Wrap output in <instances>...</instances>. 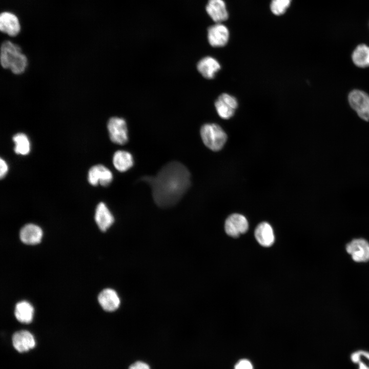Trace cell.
<instances>
[{
  "mask_svg": "<svg viewBox=\"0 0 369 369\" xmlns=\"http://www.w3.org/2000/svg\"><path fill=\"white\" fill-rule=\"evenodd\" d=\"M190 178L188 168L181 163L173 161L163 166L155 176H144L140 180L151 187L157 206L167 208L176 204L188 190Z\"/></svg>",
  "mask_w": 369,
  "mask_h": 369,
  "instance_id": "obj_1",
  "label": "cell"
},
{
  "mask_svg": "<svg viewBox=\"0 0 369 369\" xmlns=\"http://www.w3.org/2000/svg\"><path fill=\"white\" fill-rule=\"evenodd\" d=\"M0 59L4 68H9L16 74L23 73L27 65V57L22 53L20 48L8 40L2 44Z\"/></svg>",
  "mask_w": 369,
  "mask_h": 369,
  "instance_id": "obj_2",
  "label": "cell"
},
{
  "mask_svg": "<svg viewBox=\"0 0 369 369\" xmlns=\"http://www.w3.org/2000/svg\"><path fill=\"white\" fill-rule=\"evenodd\" d=\"M200 136L206 146L214 151L221 149L227 139L226 133L215 124L203 125L200 129Z\"/></svg>",
  "mask_w": 369,
  "mask_h": 369,
  "instance_id": "obj_3",
  "label": "cell"
},
{
  "mask_svg": "<svg viewBox=\"0 0 369 369\" xmlns=\"http://www.w3.org/2000/svg\"><path fill=\"white\" fill-rule=\"evenodd\" d=\"M348 101L351 107L362 119L369 121V95L366 92L354 90L348 94Z\"/></svg>",
  "mask_w": 369,
  "mask_h": 369,
  "instance_id": "obj_4",
  "label": "cell"
},
{
  "mask_svg": "<svg viewBox=\"0 0 369 369\" xmlns=\"http://www.w3.org/2000/svg\"><path fill=\"white\" fill-rule=\"evenodd\" d=\"M111 140L116 144L123 145L128 142V130L125 120L121 118H111L107 124Z\"/></svg>",
  "mask_w": 369,
  "mask_h": 369,
  "instance_id": "obj_5",
  "label": "cell"
},
{
  "mask_svg": "<svg viewBox=\"0 0 369 369\" xmlns=\"http://www.w3.org/2000/svg\"><path fill=\"white\" fill-rule=\"evenodd\" d=\"M345 249L354 261L365 262L369 260V242L365 239H354L346 245Z\"/></svg>",
  "mask_w": 369,
  "mask_h": 369,
  "instance_id": "obj_6",
  "label": "cell"
},
{
  "mask_svg": "<svg viewBox=\"0 0 369 369\" xmlns=\"http://www.w3.org/2000/svg\"><path fill=\"white\" fill-rule=\"evenodd\" d=\"M113 180L111 171L102 165H96L90 168L88 174V180L93 186L98 183L102 186L108 187Z\"/></svg>",
  "mask_w": 369,
  "mask_h": 369,
  "instance_id": "obj_7",
  "label": "cell"
},
{
  "mask_svg": "<svg viewBox=\"0 0 369 369\" xmlns=\"http://www.w3.org/2000/svg\"><path fill=\"white\" fill-rule=\"evenodd\" d=\"M249 228L247 218L239 214H233L228 217L224 224L226 233L233 237H237L245 233Z\"/></svg>",
  "mask_w": 369,
  "mask_h": 369,
  "instance_id": "obj_8",
  "label": "cell"
},
{
  "mask_svg": "<svg viewBox=\"0 0 369 369\" xmlns=\"http://www.w3.org/2000/svg\"><path fill=\"white\" fill-rule=\"evenodd\" d=\"M215 106L219 116L223 119L232 117L237 108L238 102L235 97L227 93L220 95L215 102Z\"/></svg>",
  "mask_w": 369,
  "mask_h": 369,
  "instance_id": "obj_9",
  "label": "cell"
},
{
  "mask_svg": "<svg viewBox=\"0 0 369 369\" xmlns=\"http://www.w3.org/2000/svg\"><path fill=\"white\" fill-rule=\"evenodd\" d=\"M229 32L228 28L220 23L210 27L208 30V39L210 44L214 47L225 46L228 42Z\"/></svg>",
  "mask_w": 369,
  "mask_h": 369,
  "instance_id": "obj_10",
  "label": "cell"
},
{
  "mask_svg": "<svg viewBox=\"0 0 369 369\" xmlns=\"http://www.w3.org/2000/svg\"><path fill=\"white\" fill-rule=\"evenodd\" d=\"M12 343L14 348L19 352H27L35 345L33 336L25 330L15 332L12 336Z\"/></svg>",
  "mask_w": 369,
  "mask_h": 369,
  "instance_id": "obj_11",
  "label": "cell"
},
{
  "mask_svg": "<svg viewBox=\"0 0 369 369\" xmlns=\"http://www.w3.org/2000/svg\"><path fill=\"white\" fill-rule=\"evenodd\" d=\"M43 236L42 229L38 225L28 223L22 228L19 232L21 241L29 245L36 244L40 242Z\"/></svg>",
  "mask_w": 369,
  "mask_h": 369,
  "instance_id": "obj_12",
  "label": "cell"
},
{
  "mask_svg": "<svg viewBox=\"0 0 369 369\" xmlns=\"http://www.w3.org/2000/svg\"><path fill=\"white\" fill-rule=\"evenodd\" d=\"M98 301L102 308L108 312L117 310L120 305V298L115 291L111 289L102 290L98 296Z\"/></svg>",
  "mask_w": 369,
  "mask_h": 369,
  "instance_id": "obj_13",
  "label": "cell"
},
{
  "mask_svg": "<svg viewBox=\"0 0 369 369\" xmlns=\"http://www.w3.org/2000/svg\"><path fill=\"white\" fill-rule=\"evenodd\" d=\"M94 217L97 226L102 232L106 231L114 221L112 213L102 202L97 204Z\"/></svg>",
  "mask_w": 369,
  "mask_h": 369,
  "instance_id": "obj_14",
  "label": "cell"
},
{
  "mask_svg": "<svg viewBox=\"0 0 369 369\" xmlns=\"http://www.w3.org/2000/svg\"><path fill=\"white\" fill-rule=\"evenodd\" d=\"M206 11L216 23H220L228 17L225 4L223 0H209Z\"/></svg>",
  "mask_w": 369,
  "mask_h": 369,
  "instance_id": "obj_15",
  "label": "cell"
},
{
  "mask_svg": "<svg viewBox=\"0 0 369 369\" xmlns=\"http://www.w3.org/2000/svg\"><path fill=\"white\" fill-rule=\"evenodd\" d=\"M20 29L17 17L10 12H3L0 16V29L10 36L16 35Z\"/></svg>",
  "mask_w": 369,
  "mask_h": 369,
  "instance_id": "obj_16",
  "label": "cell"
},
{
  "mask_svg": "<svg viewBox=\"0 0 369 369\" xmlns=\"http://www.w3.org/2000/svg\"><path fill=\"white\" fill-rule=\"evenodd\" d=\"M197 68L198 71L204 78L212 79L220 69V65L214 58L207 56L199 61Z\"/></svg>",
  "mask_w": 369,
  "mask_h": 369,
  "instance_id": "obj_17",
  "label": "cell"
},
{
  "mask_svg": "<svg viewBox=\"0 0 369 369\" xmlns=\"http://www.w3.org/2000/svg\"><path fill=\"white\" fill-rule=\"evenodd\" d=\"M255 237L262 246L268 247L274 242L275 236L271 225L263 222L258 225L255 231Z\"/></svg>",
  "mask_w": 369,
  "mask_h": 369,
  "instance_id": "obj_18",
  "label": "cell"
},
{
  "mask_svg": "<svg viewBox=\"0 0 369 369\" xmlns=\"http://www.w3.org/2000/svg\"><path fill=\"white\" fill-rule=\"evenodd\" d=\"M112 161L114 167L121 172L128 170L134 163L131 154L123 150L116 151L113 155Z\"/></svg>",
  "mask_w": 369,
  "mask_h": 369,
  "instance_id": "obj_19",
  "label": "cell"
},
{
  "mask_svg": "<svg viewBox=\"0 0 369 369\" xmlns=\"http://www.w3.org/2000/svg\"><path fill=\"white\" fill-rule=\"evenodd\" d=\"M33 308L27 301H22L16 303L14 315L16 319L22 323H30L33 319Z\"/></svg>",
  "mask_w": 369,
  "mask_h": 369,
  "instance_id": "obj_20",
  "label": "cell"
},
{
  "mask_svg": "<svg viewBox=\"0 0 369 369\" xmlns=\"http://www.w3.org/2000/svg\"><path fill=\"white\" fill-rule=\"evenodd\" d=\"M354 64L360 68L369 66V47L365 44L358 45L352 54Z\"/></svg>",
  "mask_w": 369,
  "mask_h": 369,
  "instance_id": "obj_21",
  "label": "cell"
},
{
  "mask_svg": "<svg viewBox=\"0 0 369 369\" xmlns=\"http://www.w3.org/2000/svg\"><path fill=\"white\" fill-rule=\"evenodd\" d=\"M12 139L15 144L14 151L16 154L25 155L29 153L30 144L26 134L17 133L13 136Z\"/></svg>",
  "mask_w": 369,
  "mask_h": 369,
  "instance_id": "obj_22",
  "label": "cell"
},
{
  "mask_svg": "<svg viewBox=\"0 0 369 369\" xmlns=\"http://www.w3.org/2000/svg\"><path fill=\"white\" fill-rule=\"evenodd\" d=\"M350 359L352 362L358 364V369H369V352L357 350L351 354Z\"/></svg>",
  "mask_w": 369,
  "mask_h": 369,
  "instance_id": "obj_23",
  "label": "cell"
},
{
  "mask_svg": "<svg viewBox=\"0 0 369 369\" xmlns=\"http://www.w3.org/2000/svg\"><path fill=\"white\" fill-rule=\"evenodd\" d=\"M291 0H272L271 10L276 15L283 14L290 5Z\"/></svg>",
  "mask_w": 369,
  "mask_h": 369,
  "instance_id": "obj_24",
  "label": "cell"
},
{
  "mask_svg": "<svg viewBox=\"0 0 369 369\" xmlns=\"http://www.w3.org/2000/svg\"><path fill=\"white\" fill-rule=\"evenodd\" d=\"M234 369H254L253 366L249 360L244 359L239 360L235 364Z\"/></svg>",
  "mask_w": 369,
  "mask_h": 369,
  "instance_id": "obj_25",
  "label": "cell"
},
{
  "mask_svg": "<svg viewBox=\"0 0 369 369\" xmlns=\"http://www.w3.org/2000/svg\"><path fill=\"white\" fill-rule=\"evenodd\" d=\"M129 369H150V367L148 364L144 362L137 361L131 364Z\"/></svg>",
  "mask_w": 369,
  "mask_h": 369,
  "instance_id": "obj_26",
  "label": "cell"
},
{
  "mask_svg": "<svg viewBox=\"0 0 369 369\" xmlns=\"http://www.w3.org/2000/svg\"><path fill=\"white\" fill-rule=\"evenodd\" d=\"M0 178L2 179L7 173L8 166L6 161L2 158L0 159Z\"/></svg>",
  "mask_w": 369,
  "mask_h": 369,
  "instance_id": "obj_27",
  "label": "cell"
}]
</instances>
